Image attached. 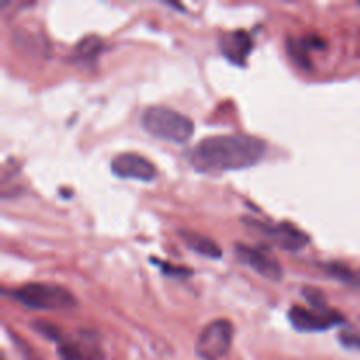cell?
Returning a JSON list of instances; mask_svg holds the SVG:
<instances>
[{"label":"cell","instance_id":"obj_3","mask_svg":"<svg viewBox=\"0 0 360 360\" xmlns=\"http://www.w3.org/2000/svg\"><path fill=\"white\" fill-rule=\"evenodd\" d=\"M13 299L35 311H65L76 308V297L62 285L27 283L14 288Z\"/></svg>","mask_w":360,"mask_h":360},{"label":"cell","instance_id":"obj_18","mask_svg":"<svg viewBox=\"0 0 360 360\" xmlns=\"http://www.w3.org/2000/svg\"><path fill=\"white\" fill-rule=\"evenodd\" d=\"M340 341L343 347L350 348V350H355V348H360V336L357 333H341Z\"/></svg>","mask_w":360,"mask_h":360},{"label":"cell","instance_id":"obj_8","mask_svg":"<svg viewBox=\"0 0 360 360\" xmlns=\"http://www.w3.org/2000/svg\"><path fill=\"white\" fill-rule=\"evenodd\" d=\"M58 354L62 360H104L97 336L88 330L63 338L58 343Z\"/></svg>","mask_w":360,"mask_h":360},{"label":"cell","instance_id":"obj_10","mask_svg":"<svg viewBox=\"0 0 360 360\" xmlns=\"http://www.w3.org/2000/svg\"><path fill=\"white\" fill-rule=\"evenodd\" d=\"M253 48V41L250 37L248 32L245 30H236L229 32V34L221 35L220 39V49L231 62L234 63H245L246 56L250 55Z\"/></svg>","mask_w":360,"mask_h":360},{"label":"cell","instance_id":"obj_15","mask_svg":"<svg viewBox=\"0 0 360 360\" xmlns=\"http://www.w3.org/2000/svg\"><path fill=\"white\" fill-rule=\"evenodd\" d=\"M302 294H304V299L309 302L313 309H320V311H329V306H327L326 294L313 287H304L302 288Z\"/></svg>","mask_w":360,"mask_h":360},{"label":"cell","instance_id":"obj_17","mask_svg":"<svg viewBox=\"0 0 360 360\" xmlns=\"http://www.w3.org/2000/svg\"><path fill=\"white\" fill-rule=\"evenodd\" d=\"M151 262L157 264V266H160L162 273L169 274V276H179V278H185V276H192V271L186 269V267H179V266H172V264H167V262H160V260L157 259H151Z\"/></svg>","mask_w":360,"mask_h":360},{"label":"cell","instance_id":"obj_4","mask_svg":"<svg viewBox=\"0 0 360 360\" xmlns=\"http://www.w3.org/2000/svg\"><path fill=\"white\" fill-rule=\"evenodd\" d=\"M243 224H246V227L259 232L271 245H274L280 250H285V252H301V250H304L311 243V239H309V236L304 231L295 227L294 224H288V221L273 225L262 224V221L252 220V218H243Z\"/></svg>","mask_w":360,"mask_h":360},{"label":"cell","instance_id":"obj_12","mask_svg":"<svg viewBox=\"0 0 360 360\" xmlns=\"http://www.w3.org/2000/svg\"><path fill=\"white\" fill-rule=\"evenodd\" d=\"M102 51V39L97 35H88V37L81 39L79 42L74 48V60H79V62H88V60H94L95 56H98V53Z\"/></svg>","mask_w":360,"mask_h":360},{"label":"cell","instance_id":"obj_1","mask_svg":"<svg viewBox=\"0 0 360 360\" xmlns=\"http://www.w3.org/2000/svg\"><path fill=\"white\" fill-rule=\"evenodd\" d=\"M267 146L248 134L204 137L190 150L188 160L199 172H225L252 167L266 157Z\"/></svg>","mask_w":360,"mask_h":360},{"label":"cell","instance_id":"obj_7","mask_svg":"<svg viewBox=\"0 0 360 360\" xmlns=\"http://www.w3.org/2000/svg\"><path fill=\"white\" fill-rule=\"evenodd\" d=\"M288 320H290L292 327L301 333H320V330H327L330 327L338 326L343 322V316L340 313L333 311H320V309H306L301 306H292L288 311Z\"/></svg>","mask_w":360,"mask_h":360},{"label":"cell","instance_id":"obj_2","mask_svg":"<svg viewBox=\"0 0 360 360\" xmlns=\"http://www.w3.org/2000/svg\"><path fill=\"white\" fill-rule=\"evenodd\" d=\"M141 127L150 136L169 143H186L193 136L192 118L167 105H150L141 116Z\"/></svg>","mask_w":360,"mask_h":360},{"label":"cell","instance_id":"obj_5","mask_svg":"<svg viewBox=\"0 0 360 360\" xmlns=\"http://www.w3.org/2000/svg\"><path fill=\"white\" fill-rule=\"evenodd\" d=\"M234 338V327L231 320L218 319L207 323L200 330L195 343V352L202 360H218L229 354Z\"/></svg>","mask_w":360,"mask_h":360},{"label":"cell","instance_id":"obj_13","mask_svg":"<svg viewBox=\"0 0 360 360\" xmlns=\"http://www.w3.org/2000/svg\"><path fill=\"white\" fill-rule=\"evenodd\" d=\"M287 49H288V55L292 56V60H294L299 67H302V69H306V70L311 69L313 67L311 60H309V56H308L309 49L302 44V41L288 37L287 39Z\"/></svg>","mask_w":360,"mask_h":360},{"label":"cell","instance_id":"obj_14","mask_svg":"<svg viewBox=\"0 0 360 360\" xmlns=\"http://www.w3.org/2000/svg\"><path fill=\"white\" fill-rule=\"evenodd\" d=\"M326 271L330 274L333 278H336V280L343 281V283H348V285H360V280L357 274L354 273V271L348 269L347 266H343V264H336V262H330V264H326Z\"/></svg>","mask_w":360,"mask_h":360},{"label":"cell","instance_id":"obj_16","mask_svg":"<svg viewBox=\"0 0 360 360\" xmlns=\"http://www.w3.org/2000/svg\"><path fill=\"white\" fill-rule=\"evenodd\" d=\"M34 330L35 333L41 334L42 338H46V340L49 341H55V343H60V341L63 340V333L58 329V327H55L53 323H48V322H34Z\"/></svg>","mask_w":360,"mask_h":360},{"label":"cell","instance_id":"obj_19","mask_svg":"<svg viewBox=\"0 0 360 360\" xmlns=\"http://www.w3.org/2000/svg\"><path fill=\"white\" fill-rule=\"evenodd\" d=\"M301 41H302V44H304L308 49H313V48L322 49L323 46H326V42H323V39H320L319 35H315V34L306 35V37L301 39Z\"/></svg>","mask_w":360,"mask_h":360},{"label":"cell","instance_id":"obj_9","mask_svg":"<svg viewBox=\"0 0 360 360\" xmlns=\"http://www.w3.org/2000/svg\"><path fill=\"white\" fill-rule=\"evenodd\" d=\"M112 174L123 179L153 181L157 178V167L139 153H120L111 160Z\"/></svg>","mask_w":360,"mask_h":360},{"label":"cell","instance_id":"obj_11","mask_svg":"<svg viewBox=\"0 0 360 360\" xmlns=\"http://www.w3.org/2000/svg\"><path fill=\"white\" fill-rule=\"evenodd\" d=\"M179 238H181V241L185 243L192 252L199 253L200 257H206V259L213 260L221 259L220 245H217L213 239L206 238V236L202 234H197V232L192 231H179Z\"/></svg>","mask_w":360,"mask_h":360},{"label":"cell","instance_id":"obj_6","mask_svg":"<svg viewBox=\"0 0 360 360\" xmlns=\"http://www.w3.org/2000/svg\"><path fill=\"white\" fill-rule=\"evenodd\" d=\"M234 253L245 266H248L250 269L259 273L260 276L266 278V280L276 281V283L283 280L285 273L280 260H278L273 253L267 252V250L255 248V246L241 245V243H239V245H234Z\"/></svg>","mask_w":360,"mask_h":360}]
</instances>
